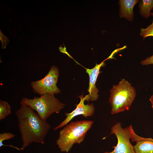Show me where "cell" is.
Wrapping results in <instances>:
<instances>
[{"instance_id": "cell-1", "label": "cell", "mask_w": 153, "mask_h": 153, "mask_svg": "<svg viewBox=\"0 0 153 153\" xmlns=\"http://www.w3.org/2000/svg\"><path fill=\"white\" fill-rule=\"evenodd\" d=\"M16 115L21 135L23 150L33 143L43 144L50 126L29 106L21 105Z\"/></svg>"}, {"instance_id": "cell-2", "label": "cell", "mask_w": 153, "mask_h": 153, "mask_svg": "<svg viewBox=\"0 0 153 153\" xmlns=\"http://www.w3.org/2000/svg\"><path fill=\"white\" fill-rule=\"evenodd\" d=\"M94 122L91 120L72 122L61 129L56 141V144L61 151L67 153L74 144L82 142Z\"/></svg>"}, {"instance_id": "cell-3", "label": "cell", "mask_w": 153, "mask_h": 153, "mask_svg": "<svg viewBox=\"0 0 153 153\" xmlns=\"http://www.w3.org/2000/svg\"><path fill=\"white\" fill-rule=\"evenodd\" d=\"M110 93L109 102L112 114L129 110L136 96L135 88L124 78L117 84L112 86Z\"/></svg>"}, {"instance_id": "cell-4", "label": "cell", "mask_w": 153, "mask_h": 153, "mask_svg": "<svg viewBox=\"0 0 153 153\" xmlns=\"http://www.w3.org/2000/svg\"><path fill=\"white\" fill-rule=\"evenodd\" d=\"M20 104L29 106L44 120L53 113H60L65 106L54 95L49 94L41 95L39 97H35L33 99L23 97Z\"/></svg>"}, {"instance_id": "cell-5", "label": "cell", "mask_w": 153, "mask_h": 153, "mask_svg": "<svg viewBox=\"0 0 153 153\" xmlns=\"http://www.w3.org/2000/svg\"><path fill=\"white\" fill-rule=\"evenodd\" d=\"M59 75L58 68L52 65L44 78L31 82V86L33 91L40 95L46 94L54 95L60 93L61 91L57 86Z\"/></svg>"}, {"instance_id": "cell-6", "label": "cell", "mask_w": 153, "mask_h": 153, "mask_svg": "<svg viewBox=\"0 0 153 153\" xmlns=\"http://www.w3.org/2000/svg\"><path fill=\"white\" fill-rule=\"evenodd\" d=\"M114 134L117 139L116 146H113V150L104 153H135L134 146L131 143V134L130 126L123 128L121 124L118 122L111 128L110 134Z\"/></svg>"}, {"instance_id": "cell-7", "label": "cell", "mask_w": 153, "mask_h": 153, "mask_svg": "<svg viewBox=\"0 0 153 153\" xmlns=\"http://www.w3.org/2000/svg\"><path fill=\"white\" fill-rule=\"evenodd\" d=\"M80 99L79 103L76 105V108L70 113H65L66 118L58 126L54 128V131L64 127L67 124L75 117L77 116L82 115L84 118H87L92 116L95 112V107L93 103L85 105V101L88 102V95L84 96L82 95L78 96Z\"/></svg>"}, {"instance_id": "cell-8", "label": "cell", "mask_w": 153, "mask_h": 153, "mask_svg": "<svg viewBox=\"0 0 153 153\" xmlns=\"http://www.w3.org/2000/svg\"><path fill=\"white\" fill-rule=\"evenodd\" d=\"M113 56L110 54L109 57L100 63H96L95 66L92 69H88L84 67L86 69V72L89 76V84L88 89L89 93L88 101H94L97 100L99 97L98 94L99 91L95 85L97 78L100 73L101 67L105 65L104 61L107 59L113 58Z\"/></svg>"}, {"instance_id": "cell-9", "label": "cell", "mask_w": 153, "mask_h": 153, "mask_svg": "<svg viewBox=\"0 0 153 153\" xmlns=\"http://www.w3.org/2000/svg\"><path fill=\"white\" fill-rule=\"evenodd\" d=\"M129 126L131 139L132 141L136 142V144L134 146L135 153H153V139L139 136L134 132L132 125Z\"/></svg>"}, {"instance_id": "cell-10", "label": "cell", "mask_w": 153, "mask_h": 153, "mask_svg": "<svg viewBox=\"0 0 153 153\" xmlns=\"http://www.w3.org/2000/svg\"><path fill=\"white\" fill-rule=\"evenodd\" d=\"M138 1V0H120V17L124 18L131 21L134 16L133 7Z\"/></svg>"}, {"instance_id": "cell-11", "label": "cell", "mask_w": 153, "mask_h": 153, "mask_svg": "<svg viewBox=\"0 0 153 153\" xmlns=\"http://www.w3.org/2000/svg\"><path fill=\"white\" fill-rule=\"evenodd\" d=\"M141 15L147 19L151 15L150 11L153 8V0H143L139 3Z\"/></svg>"}, {"instance_id": "cell-12", "label": "cell", "mask_w": 153, "mask_h": 153, "mask_svg": "<svg viewBox=\"0 0 153 153\" xmlns=\"http://www.w3.org/2000/svg\"><path fill=\"white\" fill-rule=\"evenodd\" d=\"M11 113L10 104L7 101L0 100V120L4 119Z\"/></svg>"}, {"instance_id": "cell-13", "label": "cell", "mask_w": 153, "mask_h": 153, "mask_svg": "<svg viewBox=\"0 0 153 153\" xmlns=\"http://www.w3.org/2000/svg\"><path fill=\"white\" fill-rule=\"evenodd\" d=\"M140 35L142 36L143 39L149 36H153V20L152 24L145 29H141Z\"/></svg>"}, {"instance_id": "cell-14", "label": "cell", "mask_w": 153, "mask_h": 153, "mask_svg": "<svg viewBox=\"0 0 153 153\" xmlns=\"http://www.w3.org/2000/svg\"><path fill=\"white\" fill-rule=\"evenodd\" d=\"M15 137V135L12 133L9 132H5L0 133V147L5 146L3 143V142L5 140L13 138Z\"/></svg>"}, {"instance_id": "cell-15", "label": "cell", "mask_w": 153, "mask_h": 153, "mask_svg": "<svg viewBox=\"0 0 153 153\" xmlns=\"http://www.w3.org/2000/svg\"><path fill=\"white\" fill-rule=\"evenodd\" d=\"M0 33V39L2 44L1 48L5 49L9 43V40L7 37L2 33L1 30Z\"/></svg>"}, {"instance_id": "cell-16", "label": "cell", "mask_w": 153, "mask_h": 153, "mask_svg": "<svg viewBox=\"0 0 153 153\" xmlns=\"http://www.w3.org/2000/svg\"><path fill=\"white\" fill-rule=\"evenodd\" d=\"M141 63L143 65L153 64V55L142 60Z\"/></svg>"}, {"instance_id": "cell-17", "label": "cell", "mask_w": 153, "mask_h": 153, "mask_svg": "<svg viewBox=\"0 0 153 153\" xmlns=\"http://www.w3.org/2000/svg\"><path fill=\"white\" fill-rule=\"evenodd\" d=\"M149 100L151 102L152 107L153 109V94L150 97Z\"/></svg>"}, {"instance_id": "cell-18", "label": "cell", "mask_w": 153, "mask_h": 153, "mask_svg": "<svg viewBox=\"0 0 153 153\" xmlns=\"http://www.w3.org/2000/svg\"><path fill=\"white\" fill-rule=\"evenodd\" d=\"M151 15L153 16V12L151 13Z\"/></svg>"}]
</instances>
